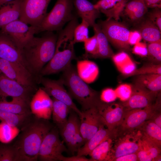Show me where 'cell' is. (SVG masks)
Returning a JSON list of instances; mask_svg holds the SVG:
<instances>
[{
	"instance_id": "cell-43",
	"label": "cell",
	"mask_w": 161,
	"mask_h": 161,
	"mask_svg": "<svg viewBox=\"0 0 161 161\" xmlns=\"http://www.w3.org/2000/svg\"><path fill=\"white\" fill-rule=\"evenodd\" d=\"M117 97L122 102L125 101L130 97L132 92V86L127 84L119 86L115 90Z\"/></svg>"
},
{
	"instance_id": "cell-26",
	"label": "cell",
	"mask_w": 161,
	"mask_h": 161,
	"mask_svg": "<svg viewBox=\"0 0 161 161\" xmlns=\"http://www.w3.org/2000/svg\"><path fill=\"white\" fill-rule=\"evenodd\" d=\"M135 26L140 33L142 38L149 43L161 40V31L148 18H145Z\"/></svg>"
},
{
	"instance_id": "cell-42",
	"label": "cell",
	"mask_w": 161,
	"mask_h": 161,
	"mask_svg": "<svg viewBox=\"0 0 161 161\" xmlns=\"http://www.w3.org/2000/svg\"><path fill=\"white\" fill-rule=\"evenodd\" d=\"M85 143L86 141L81 135L79 129L67 145L69 150L73 154L75 152H77Z\"/></svg>"
},
{
	"instance_id": "cell-21",
	"label": "cell",
	"mask_w": 161,
	"mask_h": 161,
	"mask_svg": "<svg viewBox=\"0 0 161 161\" xmlns=\"http://www.w3.org/2000/svg\"><path fill=\"white\" fill-rule=\"evenodd\" d=\"M105 126H101L96 133L77 151V155L86 156L89 155L98 145L109 139L114 140L117 136L116 129L110 130L105 128Z\"/></svg>"
},
{
	"instance_id": "cell-22",
	"label": "cell",
	"mask_w": 161,
	"mask_h": 161,
	"mask_svg": "<svg viewBox=\"0 0 161 161\" xmlns=\"http://www.w3.org/2000/svg\"><path fill=\"white\" fill-rule=\"evenodd\" d=\"M128 0H99L94 4L95 8L106 17V19L118 21Z\"/></svg>"
},
{
	"instance_id": "cell-48",
	"label": "cell",
	"mask_w": 161,
	"mask_h": 161,
	"mask_svg": "<svg viewBox=\"0 0 161 161\" xmlns=\"http://www.w3.org/2000/svg\"><path fill=\"white\" fill-rule=\"evenodd\" d=\"M142 37L140 32L137 30L130 31L128 36V42L130 45H134L140 42Z\"/></svg>"
},
{
	"instance_id": "cell-19",
	"label": "cell",
	"mask_w": 161,
	"mask_h": 161,
	"mask_svg": "<svg viewBox=\"0 0 161 161\" xmlns=\"http://www.w3.org/2000/svg\"><path fill=\"white\" fill-rule=\"evenodd\" d=\"M148 9L143 0H130L126 3L120 17L127 24L136 26L145 18Z\"/></svg>"
},
{
	"instance_id": "cell-44",
	"label": "cell",
	"mask_w": 161,
	"mask_h": 161,
	"mask_svg": "<svg viewBox=\"0 0 161 161\" xmlns=\"http://www.w3.org/2000/svg\"><path fill=\"white\" fill-rule=\"evenodd\" d=\"M16 152L13 146L0 147V161H15Z\"/></svg>"
},
{
	"instance_id": "cell-27",
	"label": "cell",
	"mask_w": 161,
	"mask_h": 161,
	"mask_svg": "<svg viewBox=\"0 0 161 161\" xmlns=\"http://www.w3.org/2000/svg\"><path fill=\"white\" fill-rule=\"evenodd\" d=\"M76 70L80 77L87 83L94 81L99 73L97 65L93 62L86 60L78 61Z\"/></svg>"
},
{
	"instance_id": "cell-45",
	"label": "cell",
	"mask_w": 161,
	"mask_h": 161,
	"mask_svg": "<svg viewBox=\"0 0 161 161\" xmlns=\"http://www.w3.org/2000/svg\"><path fill=\"white\" fill-rule=\"evenodd\" d=\"M117 98L115 90L111 88L104 89L100 95V100L106 103L113 102Z\"/></svg>"
},
{
	"instance_id": "cell-46",
	"label": "cell",
	"mask_w": 161,
	"mask_h": 161,
	"mask_svg": "<svg viewBox=\"0 0 161 161\" xmlns=\"http://www.w3.org/2000/svg\"><path fill=\"white\" fill-rule=\"evenodd\" d=\"M148 13V18L161 31V8H154Z\"/></svg>"
},
{
	"instance_id": "cell-35",
	"label": "cell",
	"mask_w": 161,
	"mask_h": 161,
	"mask_svg": "<svg viewBox=\"0 0 161 161\" xmlns=\"http://www.w3.org/2000/svg\"><path fill=\"white\" fill-rule=\"evenodd\" d=\"M30 114H18L0 110V120L18 127L27 122Z\"/></svg>"
},
{
	"instance_id": "cell-39",
	"label": "cell",
	"mask_w": 161,
	"mask_h": 161,
	"mask_svg": "<svg viewBox=\"0 0 161 161\" xmlns=\"http://www.w3.org/2000/svg\"><path fill=\"white\" fill-rule=\"evenodd\" d=\"M85 53L83 55L84 58H97L98 53V44L95 34L89 38L84 42Z\"/></svg>"
},
{
	"instance_id": "cell-37",
	"label": "cell",
	"mask_w": 161,
	"mask_h": 161,
	"mask_svg": "<svg viewBox=\"0 0 161 161\" xmlns=\"http://www.w3.org/2000/svg\"><path fill=\"white\" fill-rule=\"evenodd\" d=\"M150 74H161V64H155L150 62L138 69H136L130 73L123 75L125 78Z\"/></svg>"
},
{
	"instance_id": "cell-1",
	"label": "cell",
	"mask_w": 161,
	"mask_h": 161,
	"mask_svg": "<svg viewBox=\"0 0 161 161\" xmlns=\"http://www.w3.org/2000/svg\"><path fill=\"white\" fill-rule=\"evenodd\" d=\"M46 32L41 37L34 36L21 50L28 70L39 80L41 71L54 55L57 40V34Z\"/></svg>"
},
{
	"instance_id": "cell-15",
	"label": "cell",
	"mask_w": 161,
	"mask_h": 161,
	"mask_svg": "<svg viewBox=\"0 0 161 161\" xmlns=\"http://www.w3.org/2000/svg\"><path fill=\"white\" fill-rule=\"evenodd\" d=\"M97 108L105 125L110 130L121 124L126 111L121 102L106 103L100 100Z\"/></svg>"
},
{
	"instance_id": "cell-40",
	"label": "cell",
	"mask_w": 161,
	"mask_h": 161,
	"mask_svg": "<svg viewBox=\"0 0 161 161\" xmlns=\"http://www.w3.org/2000/svg\"><path fill=\"white\" fill-rule=\"evenodd\" d=\"M82 20L81 22L78 24L74 30L73 42L74 44L84 42L89 38L88 28L89 26L86 21Z\"/></svg>"
},
{
	"instance_id": "cell-7",
	"label": "cell",
	"mask_w": 161,
	"mask_h": 161,
	"mask_svg": "<svg viewBox=\"0 0 161 161\" xmlns=\"http://www.w3.org/2000/svg\"><path fill=\"white\" fill-rule=\"evenodd\" d=\"M97 24L109 42L122 51H130L128 42L130 31L126 24L113 19L100 20Z\"/></svg>"
},
{
	"instance_id": "cell-31",
	"label": "cell",
	"mask_w": 161,
	"mask_h": 161,
	"mask_svg": "<svg viewBox=\"0 0 161 161\" xmlns=\"http://www.w3.org/2000/svg\"><path fill=\"white\" fill-rule=\"evenodd\" d=\"M111 58L117 69L123 75H128L136 69L133 60L124 51L114 54Z\"/></svg>"
},
{
	"instance_id": "cell-29",
	"label": "cell",
	"mask_w": 161,
	"mask_h": 161,
	"mask_svg": "<svg viewBox=\"0 0 161 161\" xmlns=\"http://www.w3.org/2000/svg\"><path fill=\"white\" fill-rule=\"evenodd\" d=\"M134 83L157 93L161 92V74H150L135 76Z\"/></svg>"
},
{
	"instance_id": "cell-52",
	"label": "cell",
	"mask_w": 161,
	"mask_h": 161,
	"mask_svg": "<svg viewBox=\"0 0 161 161\" xmlns=\"http://www.w3.org/2000/svg\"><path fill=\"white\" fill-rule=\"evenodd\" d=\"M148 8H161V0H143Z\"/></svg>"
},
{
	"instance_id": "cell-3",
	"label": "cell",
	"mask_w": 161,
	"mask_h": 161,
	"mask_svg": "<svg viewBox=\"0 0 161 161\" xmlns=\"http://www.w3.org/2000/svg\"><path fill=\"white\" fill-rule=\"evenodd\" d=\"M78 24L77 18H75L58 31L54 54L41 71V78L63 72L71 65L72 61L76 58L73 42V32Z\"/></svg>"
},
{
	"instance_id": "cell-11",
	"label": "cell",
	"mask_w": 161,
	"mask_h": 161,
	"mask_svg": "<svg viewBox=\"0 0 161 161\" xmlns=\"http://www.w3.org/2000/svg\"><path fill=\"white\" fill-rule=\"evenodd\" d=\"M0 31L9 36L21 50L36 34L34 27L19 19L2 27Z\"/></svg>"
},
{
	"instance_id": "cell-2",
	"label": "cell",
	"mask_w": 161,
	"mask_h": 161,
	"mask_svg": "<svg viewBox=\"0 0 161 161\" xmlns=\"http://www.w3.org/2000/svg\"><path fill=\"white\" fill-rule=\"evenodd\" d=\"M28 123L13 146L16 152L15 161H35L46 135L52 129L51 126L42 119Z\"/></svg>"
},
{
	"instance_id": "cell-30",
	"label": "cell",
	"mask_w": 161,
	"mask_h": 161,
	"mask_svg": "<svg viewBox=\"0 0 161 161\" xmlns=\"http://www.w3.org/2000/svg\"><path fill=\"white\" fill-rule=\"evenodd\" d=\"M52 115L54 122L60 129L66 123L67 117L70 110L67 105L63 103L52 98Z\"/></svg>"
},
{
	"instance_id": "cell-47",
	"label": "cell",
	"mask_w": 161,
	"mask_h": 161,
	"mask_svg": "<svg viewBox=\"0 0 161 161\" xmlns=\"http://www.w3.org/2000/svg\"><path fill=\"white\" fill-rule=\"evenodd\" d=\"M132 50L133 53L141 57L147 56V46L145 43L140 42L134 45Z\"/></svg>"
},
{
	"instance_id": "cell-49",
	"label": "cell",
	"mask_w": 161,
	"mask_h": 161,
	"mask_svg": "<svg viewBox=\"0 0 161 161\" xmlns=\"http://www.w3.org/2000/svg\"><path fill=\"white\" fill-rule=\"evenodd\" d=\"M137 155L138 161H153V159L150 155L142 143L140 149L137 152Z\"/></svg>"
},
{
	"instance_id": "cell-4",
	"label": "cell",
	"mask_w": 161,
	"mask_h": 161,
	"mask_svg": "<svg viewBox=\"0 0 161 161\" xmlns=\"http://www.w3.org/2000/svg\"><path fill=\"white\" fill-rule=\"evenodd\" d=\"M61 80L69 93L81 105L82 111L97 107L100 101L99 93L89 86L79 76L71 64L63 72Z\"/></svg>"
},
{
	"instance_id": "cell-14",
	"label": "cell",
	"mask_w": 161,
	"mask_h": 161,
	"mask_svg": "<svg viewBox=\"0 0 161 161\" xmlns=\"http://www.w3.org/2000/svg\"><path fill=\"white\" fill-rule=\"evenodd\" d=\"M131 86L130 97L127 100L121 102L126 111L144 108L152 105L155 102L160 93L150 91L137 83H134Z\"/></svg>"
},
{
	"instance_id": "cell-38",
	"label": "cell",
	"mask_w": 161,
	"mask_h": 161,
	"mask_svg": "<svg viewBox=\"0 0 161 161\" xmlns=\"http://www.w3.org/2000/svg\"><path fill=\"white\" fill-rule=\"evenodd\" d=\"M148 59L151 62L155 64L161 63V40L151 42L147 46Z\"/></svg>"
},
{
	"instance_id": "cell-23",
	"label": "cell",
	"mask_w": 161,
	"mask_h": 161,
	"mask_svg": "<svg viewBox=\"0 0 161 161\" xmlns=\"http://www.w3.org/2000/svg\"><path fill=\"white\" fill-rule=\"evenodd\" d=\"M72 1L78 16L86 21L89 27H93L96 24V19L100 17V12L88 0Z\"/></svg>"
},
{
	"instance_id": "cell-28",
	"label": "cell",
	"mask_w": 161,
	"mask_h": 161,
	"mask_svg": "<svg viewBox=\"0 0 161 161\" xmlns=\"http://www.w3.org/2000/svg\"><path fill=\"white\" fill-rule=\"evenodd\" d=\"M141 131L142 137L161 147V127L149 119L146 120L138 129Z\"/></svg>"
},
{
	"instance_id": "cell-51",
	"label": "cell",
	"mask_w": 161,
	"mask_h": 161,
	"mask_svg": "<svg viewBox=\"0 0 161 161\" xmlns=\"http://www.w3.org/2000/svg\"><path fill=\"white\" fill-rule=\"evenodd\" d=\"M113 161H138L137 153L122 156L115 158Z\"/></svg>"
},
{
	"instance_id": "cell-36",
	"label": "cell",
	"mask_w": 161,
	"mask_h": 161,
	"mask_svg": "<svg viewBox=\"0 0 161 161\" xmlns=\"http://www.w3.org/2000/svg\"><path fill=\"white\" fill-rule=\"evenodd\" d=\"M19 132L18 127L1 122L0 123V141L4 143H9L18 135Z\"/></svg>"
},
{
	"instance_id": "cell-25",
	"label": "cell",
	"mask_w": 161,
	"mask_h": 161,
	"mask_svg": "<svg viewBox=\"0 0 161 161\" xmlns=\"http://www.w3.org/2000/svg\"><path fill=\"white\" fill-rule=\"evenodd\" d=\"M30 101L20 97H13L11 101L0 100V110L18 114H30Z\"/></svg>"
},
{
	"instance_id": "cell-32",
	"label": "cell",
	"mask_w": 161,
	"mask_h": 161,
	"mask_svg": "<svg viewBox=\"0 0 161 161\" xmlns=\"http://www.w3.org/2000/svg\"><path fill=\"white\" fill-rule=\"evenodd\" d=\"M76 112L70 113L64 126L60 129L63 141L67 145L80 129V122Z\"/></svg>"
},
{
	"instance_id": "cell-9",
	"label": "cell",
	"mask_w": 161,
	"mask_h": 161,
	"mask_svg": "<svg viewBox=\"0 0 161 161\" xmlns=\"http://www.w3.org/2000/svg\"><path fill=\"white\" fill-rule=\"evenodd\" d=\"M51 0H20L19 19L30 26L38 27L46 16Z\"/></svg>"
},
{
	"instance_id": "cell-16",
	"label": "cell",
	"mask_w": 161,
	"mask_h": 161,
	"mask_svg": "<svg viewBox=\"0 0 161 161\" xmlns=\"http://www.w3.org/2000/svg\"><path fill=\"white\" fill-rule=\"evenodd\" d=\"M82 112V115L80 118V131L86 142L101 126L105 125L97 107Z\"/></svg>"
},
{
	"instance_id": "cell-13",
	"label": "cell",
	"mask_w": 161,
	"mask_h": 161,
	"mask_svg": "<svg viewBox=\"0 0 161 161\" xmlns=\"http://www.w3.org/2000/svg\"><path fill=\"white\" fill-rule=\"evenodd\" d=\"M0 74L22 85L34 89V76L22 65L0 58Z\"/></svg>"
},
{
	"instance_id": "cell-41",
	"label": "cell",
	"mask_w": 161,
	"mask_h": 161,
	"mask_svg": "<svg viewBox=\"0 0 161 161\" xmlns=\"http://www.w3.org/2000/svg\"><path fill=\"white\" fill-rule=\"evenodd\" d=\"M141 140L143 145L153 159V161H161V148L142 137Z\"/></svg>"
},
{
	"instance_id": "cell-18",
	"label": "cell",
	"mask_w": 161,
	"mask_h": 161,
	"mask_svg": "<svg viewBox=\"0 0 161 161\" xmlns=\"http://www.w3.org/2000/svg\"><path fill=\"white\" fill-rule=\"evenodd\" d=\"M34 89L27 87L0 74V97H20L29 101Z\"/></svg>"
},
{
	"instance_id": "cell-17",
	"label": "cell",
	"mask_w": 161,
	"mask_h": 161,
	"mask_svg": "<svg viewBox=\"0 0 161 161\" xmlns=\"http://www.w3.org/2000/svg\"><path fill=\"white\" fill-rule=\"evenodd\" d=\"M30 106L31 112L37 118L46 120L51 118L52 100L42 88H39L32 96Z\"/></svg>"
},
{
	"instance_id": "cell-10",
	"label": "cell",
	"mask_w": 161,
	"mask_h": 161,
	"mask_svg": "<svg viewBox=\"0 0 161 161\" xmlns=\"http://www.w3.org/2000/svg\"><path fill=\"white\" fill-rule=\"evenodd\" d=\"M64 142L60 140L56 128H52L42 143L38 159L41 161H58L59 156L68 150Z\"/></svg>"
},
{
	"instance_id": "cell-24",
	"label": "cell",
	"mask_w": 161,
	"mask_h": 161,
	"mask_svg": "<svg viewBox=\"0 0 161 161\" xmlns=\"http://www.w3.org/2000/svg\"><path fill=\"white\" fill-rule=\"evenodd\" d=\"M20 14V0H15L0 5V29L19 19Z\"/></svg>"
},
{
	"instance_id": "cell-50",
	"label": "cell",
	"mask_w": 161,
	"mask_h": 161,
	"mask_svg": "<svg viewBox=\"0 0 161 161\" xmlns=\"http://www.w3.org/2000/svg\"><path fill=\"white\" fill-rule=\"evenodd\" d=\"M58 161H93L92 159L86 158L85 156H80L78 155L70 157H66L62 154L58 157Z\"/></svg>"
},
{
	"instance_id": "cell-8",
	"label": "cell",
	"mask_w": 161,
	"mask_h": 161,
	"mask_svg": "<svg viewBox=\"0 0 161 161\" xmlns=\"http://www.w3.org/2000/svg\"><path fill=\"white\" fill-rule=\"evenodd\" d=\"M142 136L138 129L117 135L113 140L108 161H113L122 156L137 153L141 145Z\"/></svg>"
},
{
	"instance_id": "cell-12",
	"label": "cell",
	"mask_w": 161,
	"mask_h": 161,
	"mask_svg": "<svg viewBox=\"0 0 161 161\" xmlns=\"http://www.w3.org/2000/svg\"><path fill=\"white\" fill-rule=\"evenodd\" d=\"M40 83L43 86L42 88L50 96L65 103L76 112L80 118L81 117L82 115V111L77 108L73 101L72 97L64 88L61 79L55 80L42 77Z\"/></svg>"
},
{
	"instance_id": "cell-6",
	"label": "cell",
	"mask_w": 161,
	"mask_h": 161,
	"mask_svg": "<svg viewBox=\"0 0 161 161\" xmlns=\"http://www.w3.org/2000/svg\"><path fill=\"white\" fill-rule=\"evenodd\" d=\"M158 110H161L160 94L155 103L149 106L126 111L121 123L116 128L117 135L138 129Z\"/></svg>"
},
{
	"instance_id": "cell-5",
	"label": "cell",
	"mask_w": 161,
	"mask_h": 161,
	"mask_svg": "<svg viewBox=\"0 0 161 161\" xmlns=\"http://www.w3.org/2000/svg\"><path fill=\"white\" fill-rule=\"evenodd\" d=\"M72 0H57L41 24L35 27L36 34L43 32L59 31L67 23L77 18L73 12Z\"/></svg>"
},
{
	"instance_id": "cell-54",
	"label": "cell",
	"mask_w": 161,
	"mask_h": 161,
	"mask_svg": "<svg viewBox=\"0 0 161 161\" xmlns=\"http://www.w3.org/2000/svg\"><path fill=\"white\" fill-rule=\"evenodd\" d=\"M15 0H0V5L4 3L13 1Z\"/></svg>"
},
{
	"instance_id": "cell-20",
	"label": "cell",
	"mask_w": 161,
	"mask_h": 161,
	"mask_svg": "<svg viewBox=\"0 0 161 161\" xmlns=\"http://www.w3.org/2000/svg\"><path fill=\"white\" fill-rule=\"evenodd\" d=\"M0 58L22 65L29 70L21 50L9 36L0 31Z\"/></svg>"
},
{
	"instance_id": "cell-33",
	"label": "cell",
	"mask_w": 161,
	"mask_h": 161,
	"mask_svg": "<svg viewBox=\"0 0 161 161\" xmlns=\"http://www.w3.org/2000/svg\"><path fill=\"white\" fill-rule=\"evenodd\" d=\"M94 34L96 35L98 44V53L97 58H110L114 54L110 47L109 42L106 36L101 30L98 24L92 27Z\"/></svg>"
},
{
	"instance_id": "cell-53",
	"label": "cell",
	"mask_w": 161,
	"mask_h": 161,
	"mask_svg": "<svg viewBox=\"0 0 161 161\" xmlns=\"http://www.w3.org/2000/svg\"><path fill=\"white\" fill-rule=\"evenodd\" d=\"M150 120L159 127H161V110L156 111L153 114Z\"/></svg>"
},
{
	"instance_id": "cell-34",
	"label": "cell",
	"mask_w": 161,
	"mask_h": 161,
	"mask_svg": "<svg viewBox=\"0 0 161 161\" xmlns=\"http://www.w3.org/2000/svg\"><path fill=\"white\" fill-rule=\"evenodd\" d=\"M114 140L113 139H109L96 147L89 155L93 161H108Z\"/></svg>"
}]
</instances>
